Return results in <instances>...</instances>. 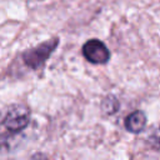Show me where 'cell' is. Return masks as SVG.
<instances>
[{"mask_svg": "<svg viewBox=\"0 0 160 160\" xmlns=\"http://www.w3.org/2000/svg\"><path fill=\"white\" fill-rule=\"evenodd\" d=\"M59 44V39L54 38L50 40H46L44 42H40L39 45L26 50L22 54V61L24 64L30 69H39L41 68L45 61L49 59V56L52 54V51L56 49Z\"/></svg>", "mask_w": 160, "mask_h": 160, "instance_id": "7a4b0ae2", "label": "cell"}, {"mask_svg": "<svg viewBox=\"0 0 160 160\" xmlns=\"http://www.w3.org/2000/svg\"><path fill=\"white\" fill-rule=\"evenodd\" d=\"M124 125H125V129L130 132H135V134L141 132L146 125V116L140 110L132 111L125 118Z\"/></svg>", "mask_w": 160, "mask_h": 160, "instance_id": "277c9868", "label": "cell"}, {"mask_svg": "<svg viewBox=\"0 0 160 160\" xmlns=\"http://www.w3.org/2000/svg\"><path fill=\"white\" fill-rule=\"evenodd\" d=\"M30 110L22 104H11L4 109L0 116L1 126L9 132H19L28 126Z\"/></svg>", "mask_w": 160, "mask_h": 160, "instance_id": "6da1fadb", "label": "cell"}, {"mask_svg": "<svg viewBox=\"0 0 160 160\" xmlns=\"http://www.w3.org/2000/svg\"><path fill=\"white\" fill-rule=\"evenodd\" d=\"M119 100L114 95H108L102 101H101V110L106 115H111L119 110Z\"/></svg>", "mask_w": 160, "mask_h": 160, "instance_id": "5b68a950", "label": "cell"}, {"mask_svg": "<svg viewBox=\"0 0 160 160\" xmlns=\"http://www.w3.org/2000/svg\"><path fill=\"white\" fill-rule=\"evenodd\" d=\"M82 55L92 64H105L110 59L109 49L98 39H90L82 45Z\"/></svg>", "mask_w": 160, "mask_h": 160, "instance_id": "3957f363", "label": "cell"}, {"mask_svg": "<svg viewBox=\"0 0 160 160\" xmlns=\"http://www.w3.org/2000/svg\"><path fill=\"white\" fill-rule=\"evenodd\" d=\"M149 142L154 149L160 150V126L151 134V136L149 138Z\"/></svg>", "mask_w": 160, "mask_h": 160, "instance_id": "8992f818", "label": "cell"}]
</instances>
